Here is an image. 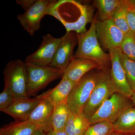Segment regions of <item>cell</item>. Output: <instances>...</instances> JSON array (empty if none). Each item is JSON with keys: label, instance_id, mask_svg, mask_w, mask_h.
<instances>
[{"label": "cell", "instance_id": "4", "mask_svg": "<svg viewBox=\"0 0 135 135\" xmlns=\"http://www.w3.org/2000/svg\"><path fill=\"white\" fill-rule=\"evenodd\" d=\"M5 86L12 91L16 99L27 97L28 77L25 62L17 59L9 61L3 71Z\"/></svg>", "mask_w": 135, "mask_h": 135}, {"label": "cell", "instance_id": "15", "mask_svg": "<svg viewBox=\"0 0 135 135\" xmlns=\"http://www.w3.org/2000/svg\"><path fill=\"white\" fill-rule=\"evenodd\" d=\"M90 126L89 119L83 112H71L66 125L65 131L68 135H83Z\"/></svg>", "mask_w": 135, "mask_h": 135}, {"label": "cell", "instance_id": "33", "mask_svg": "<svg viewBox=\"0 0 135 135\" xmlns=\"http://www.w3.org/2000/svg\"></svg>", "mask_w": 135, "mask_h": 135}, {"label": "cell", "instance_id": "10", "mask_svg": "<svg viewBox=\"0 0 135 135\" xmlns=\"http://www.w3.org/2000/svg\"><path fill=\"white\" fill-rule=\"evenodd\" d=\"M60 41L50 34L44 35L39 48L25 59V62L39 66H50Z\"/></svg>", "mask_w": 135, "mask_h": 135}, {"label": "cell", "instance_id": "32", "mask_svg": "<svg viewBox=\"0 0 135 135\" xmlns=\"http://www.w3.org/2000/svg\"><path fill=\"white\" fill-rule=\"evenodd\" d=\"M109 135H126L124 134H122V133H118L116 131H114L112 133H111Z\"/></svg>", "mask_w": 135, "mask_h": 135}, {"label": "cell", "instance_id": "20", "mask_svg": "<svg viewBox=\"0 0 135 135\" xmlns=\"http://www.w3.org/2000/svg\"><path fill=\"white\" fill-rule=\"evenodd\" d=\"M71 112L67 101L55 105L52 116L53 130H64Z\"/></svg>", "mask_w": 135, "mask_h": 135}, {"label": "cell", "instance_id": "24", "mask_svg": "<svg viewBox=\"0 0 135 135\" xmlns=\"http://www.w3.org/2000/svg\"><path fill=\"white\" fill-rule=\"evenodd\" d=\"M120 48L123 54L135 61V38L132 32L125 34Z\"/></svg>", "mask_w": 135, "mask_h": 135}, {"label": "cell", "instance_id": "28", "mask_svg": "<svg viewBox=\"0 0 135 135\" xmlns=\"http://www.w3.org/2000/svg\"><path fill=\"white\" fill-rule=\"evenodd\" d=\"M47 135H68L65 130L55 131L53 130L47 133Z\"/></svg>", "mask_w": 135, "mask_h": 135}, {"label": "cell", "instance_id": "12", "mask_svg": "<svg viewBox=\"0 0 135 135\" xmlns=\"http://www.w3.org/2000/svg\"><path fill=\"white\" fill-rule=\"evenodd\" d=\"M42 95V99L33 111L28 120L38 129L47 133L53 130L52 116L55 104L45 92Z\"/></svg>", "mask_w": 135, "mask_h": 135}, {"label": "cell", "instance_id": "17", "mask_svg": "<svg viewBox=\"0 0 135 135\" xmlns=\"http://www.w3.org/2000/svg\"><path fill=\"white\" fill-rule=\"evenodd\" d=\"M114 131L125 135H135V107L128 109L113 124Z\"/></svg>", "mask_w": 135, "mask_h": 135}, {"label": "cell", "instance_id": "23", "mask_svg": "<svg viewBox=\"0 0 135 135\" xmlns=\"http://www.w3.org/2000/svg\"><path fill=\"white\" fill-rule=\"evenodd\" d=\"M114 131L112 123L101 121L90 125L83 135H109Z\"/></svg>", "mask_w": 135, "mask_h": 135}, {"label": "cell", "instance_id": "30", "mask_svg": "<svg viewBox=\"0 0 135 135\" xmlns=\"http://www.w3.org/2000/svg\"><path fill=\"white\" fill-rule=\"evenodd\" d=\"M131 100L133 101L134 106L135 107V91L133 92V95L131 97Z\"/></svg>", "mask_w": 135, "mask_h": 135}, {"label": "cell", "instance_id": "19", "mask_svg": "<svg viewBox=\"0 0 135 135\" xmlns=\"http://www.w3.org/2000/svg\"><path fill=\"white\" fill-rule=\"evenodd\" d=\"M122 0H95L94 7L97 9L99 20L101 21L112 19L119 8Z\"/></svg>", "mask_w": 135, "mask_h": 135}, {"label": "cell", "instance_id": "13", "mask_svg": "<svg viewBox=\"0 0 135 135\" xmlns=\"http://www.w3.org/2000/svg\"><path fill=\"white\" fill-rule=\"evenodd\" d=\"M42 98V94L33 98L28 97L18 98L3 112L12 116L16 121L28 120L32 113Z\"/></svg>", "mask_w": 135, "mask_h": 135}, {"label": "cell", "instance_id": "7", "mask_svg": "<svg viewBox=\"0 0 135 135\" xmlns=\"http://www.w3.org/2000/svg\"><path fill=\"white\" fill-rule=\"evenodd\" d=\"M110 71L108 70L105 73L97 84L83 108V112L88 119L107 100L116 93L110 79Z\"/></svg>", "mask_w": 135, "mask_h": 135}, {"label": "cell", "instance_id": "31", "mask_svg": "<svg viewBox=\"0 0 135 135\" xmlns=\"http://www.w3.org/2000/svg\"><path fill=\"white\" fill-rule=\"evenodd\" d=\"M129 2L130 5L135 8V0H129Z\"/></svg>", "mask_w": 135, "mask_h": 135}, {"label": "cell", "instance_id": "11", "mask_svg": "<svg viewBox=\"0 0 135 135\" xmlns=\"http://www.w3.org/2000/svg\"><path fill=\"white\" fill-rule=\"evenodd\" d=\"M78 44L77 33L75 32H66L60 38V41L50 66L64 71L74 59V49Z\"/></svg>", "mask_w": 135, "mask_h": 135}, {"label": "cell", "instance_id": "34", "mask_svg": "<svg viewBox=\"0 0 135 135\" xmlns=\"http://www.w3.org/2000/svg\"><path fill=\"white\" fill-rule=\"evenodd\" d=\"M134 36H135V35H134Z\"/></svg>", "mask_w": 135, "mask_h": 135}, {"label": "cell", "instance_id": "22", "mask_svg": "<svg viewBox=\"0 0 135 135\" xmlns=\"http://www.w3.org/2000/svg\"><path fill=\"white\" fill-rule=\"evenodd\" d=\"M120 60L128 83L133 92L135 91V61L122 52Z\"/></svg>", "mask_w": 135, "mask_h": 135}, {"label": "cell", "instance_id": "26", "mask_svg": "<svg viewBox=\"0 0 135 135\" xmlns=\"http://www.w3.org/2000/svg\"><path fill=\"white\" fill-rule=\"evenodd\" d=\"M127 20L129 29L135 35V8L129 3L127 12Z\"/></svg>", "mask_w": 135, "mask_h": 135}, {"label": "cell", "instance_id": "1", "mask_svg": "<svg viewBox=\"0 0 135 135\" xmlns=\"http://www.w3.org/2000/svg\"><path fill=\"white\" fill-rule=\"evenodd\" d=\"M96 17L91 23L89 29L83 33H77L78 48L74 58H84L96 62L101 69L111 68L110 56L102 49L97 39L96 31Z\"/></svg>", "mask_w": 135, "mask_h": 135}, {"label": "cell", "instance_id": "18", "mask_svg": "<svg viewBox=\"0 0 135 135\" xmlns=\"http://www.w3.org/2000/svg\"><path fill=\"white\" fill-rule=\"evenodd\" d=\"M38 128L29 121H16L3 126L0 135H32Z\"/></svg>", "mask_w": 135, "mask_h": 135}, {"label": "cell", "instance_id": "25", "mask_svg": "<svg viewBox=\"0 0 135 135\" xmlns=\"http://www.w3.org/2000/svg\"><path fill=\"white\" fill-rule=\"evenodd\" d=\"M16 98L11 90L4 86V89L0 94V111L3 112L14 103Z\"/></svg>", "mask_w": 135, "mask_h": 135}, {"label": "cell", "instance_id": "16", "mask_svg": "<svg viewBox=\"0 0 135 135\" xmlns=\"http://www.w3.org/2000/svg\"><path fill=\"white\" fill-rule=\"evenodd\" d=\"M75 83L65 78H62L59 83L55 88L45 92L54 104L67 101L68 96Z\"/></svg>", "mask_w": 135, "mask_h": 135}, {"label": "cell", "instance_id": "29", "mask_svg": "<svg viewBox=\"0 0 135 135\" xmlns=\"http://www.w3.org/2000/svg\"><path fill=\"white\" fill-rule=\"evenodd\" d=\"M32 135H47V133L43 131L38 129Z\"/></svg>", "mask_w": 135, "mask_h": 135}, {"label": "cell", "instance_id": "27", "mask_svg": "<svg viewBox=\"0 0 135 135\" xmlns=\"http://www.w3.org/2000/svg\"><path fill=\"white\" fill-rule=\"evenodd\" d=\"M35 0H17L16 2L20 5L26 11L33 5Z\"/></svg>", "mask_w": 135, "mask_h": 135}, {"label": "cell", "instance_id": "21", "mask_svg": "<svg viewBox=\"0 0 135 135\" xmlns=\"http://www.w3.org/2000/svg\"><path fill=\"white\" fill-rule=\"evenodd\" d=\"M129 6L128 0H122L120 6L112 19L116 26L125 34L131 32L127 20V12Z\"/></svg>", "mask_w": 135, "mask_h": 135}, {"label": "cell", "instance_id": "3", "mask_svg": "<svg viewBox=\"0 0 135 135\" xmlns=\"http://www.w3.org/2000/svg\"><path fill=\"white\" fill-rule=\"evenodd\" d=\"M133 107L134 104L131 98L116 92L89 119L90 124L101 121L113 124L123 113Z\"/></svg>", "mask_w": 135, "mask_h": 135}, {"label": "cell", "instance_id": "14", "mask_svg": "<svg viewBox=\"0 0 135 135\" xmlns=\"http://www.w3.org/2000/svg\"><path fill=\"white\" fill-rule=\"evenodd\" d=\"M96 68L101 69L94 61L87 59H74L64 71L62 78L76 84L87 73Z\"/></svg>", "mask_w": 135, "mask_h": 135}, {"label": "cell", "instance_id": "5", "mask_svg": "<svg viewBox=\"0 0 135 135\" xmlns=\"http://www.w3.org/2000/svg\"><path fill=\"white\" fill-rule=\"evenodd\" d=\"M25 64L28 77V97L34 95L54 80L62 77L64 71L59 68L39 66L28 63Z\"/></svg>", "mask_w": 135, "mask_h": 135}, {"label": "cell", "instance_id": "2", "mask_svg": "<svg viewBox=\"0 0 135 135\" xmlns=\"http://www.w3.org/2000/svg\"><path fill=\"white\" fill-rule=\"evenodd\" d=\"M94 69L90 71L77 83L71 90L67 103L71 112L82 113L95 87L105 73L110 69Z\"/></svg>", "mask_w": 135, "mask_h": 135}, {"label": "cell", "instance_id": "6", "mask_svg": "<svg viewBox=\"0 0 135 135\" xmlns=\"http://www.w3.org/2000/svg\"><path fill=\"white\" fill-rule=\"evenodd\" d=\"M56 1L37 0L29 9L17 18L24 29L31 36L41 27V22L44 16L49 15L51 8Z\"/></svg>", "mask_w": 135, "mask_h": 135}, {"label": "cell", "instance_id": "8", "mask_svg": "<svg viewBox=\"0 0 135 135\" xmlns=\"http://www.w3.org/2000/svg\"><path fill=\"white\" fill-rule=\"evenodd\" d=\"M96 31L98 40L104 51L120 47L125 34L116 26L112 19L96 20Z\"/></svg>", "mask_w": 135, "mask_h": 135}, {"label": "cell", "instance_id": "9", "mask_svg": "<svg viewBox=\"0 0 135 135\" xmlns=\"http://www.w3.org/2000/svg\"><path fill=\"white\" fill-rule=\"evenodd\" d=\"M120 47L111 49L109 51L111 59L110 77L116 92L131 98L133 92L128 83L120 60Z\"/></svg>", "mask_w": 135, "mask_h": 135}]
</instances>
